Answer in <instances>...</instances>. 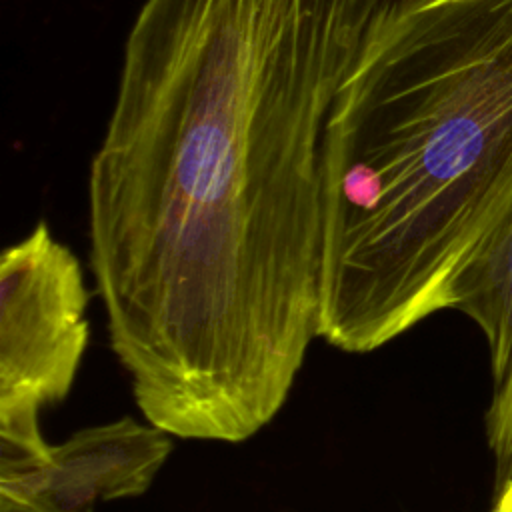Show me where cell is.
<instances>
[{
  "instance_id": "3",
  "label": "cell",
  "mask_w": 512,
  "mask_h": 512,
  "mask_svg": "<svg viewBox=\"0 0 512 512\" xmlns=\"http://www.w3.org/2000/svg\"><path fill=\"white\" fill-rule=\"evenodd\" d=\"M78 258L40 220L0 256V450L40 452V410L64 400L88 344Z\"/></svg>"
},
{
  "instance_id": "4",
  "label": "cell",
  "mask_w": 512,
  "mask_h": 512,
  "mask_svg": "<svg viewBox=\"0 0 512 512\" xmlns=\"http://www.w3.org/2000/svg\"><path fill=\"white\" fill-rule=\"evenodd\" d=\"M172 438L132 416L82 428L34 454H0V512H96L142 496L166 464Z\"/></svg>"
},
{
  "instance_id": "8",
  "label": "cell",
  "mask_w": 512,
  "mask_h": 512,
  "mask_svg": "<svg viewBox=\"0 0 512 512\" xmlns=\"http://www.w3.org/2000/svg\"><path fill=\"white\" fill-rule=\"evenodd\" d=\"M498 510H500V508H498Z\"/></svg>"
},
{
  "instance_id": "2",
  "label": "cell",
  "mask_w": 512,
  "mask_h": 512,
  "mask_svg": "<svg viewBox=\"0 0 512 512\" xmlns=\"http://www.w3.org/2000/svg\"><path fill=\"white\" fill-rule=\"evenodd\" d=\"M512 208V0H382L322 150L318 338L374 352L450 308Z\"/></svg>"
},
{
  "instance_id": "7",
  "label": "cell",
  "mask_w": 512,
  "mask_h": 512,
  "mask_svg": "<svg viewBox=\"0 0 512 512\" xmlns=\"http://www.w3.org/2000/svg\"><path fill=\"white\" fill-rule=\"evenodd\" d=\"M492 512H500V510H498V506H496V504H494V508H492Z\"/></svg>"
},
{
  "instance_id": "1",
  "label": "cell",
  "mask_w": 512,
  "mask_h": 512,
  "mask_svg": "<svg viewBox=\"0 0 512 512\" xmlns=\"http://www.w3.org/2000/svg\"><path fill=\"white\" fill-rule=\"evenodd\" d=\"M380 2L144 0L88 172L116 330L240 362L314 328L326 124Z\"/></svg>"
},
{
  "instance_id": "5",
  "label": "cell",
  "mask_w": 512,
  "mask_h": 512,
  "mask_svg": "<svg viewBox=\"0 0 512 512\" xmlns=\"http://www.w3.org/2000/svg\"><path fill=\"white\" fill-rule=\"evenodd\" d=\"M450 308L480 328L500 384L512 362V208L458 276Z\"/></svg>"
},
{
  "instance_id": "6",
  "label": "cell",
  "mask_w": 512,
  "mask_h": 512,
  "mask_svg": "<svg viewBox=\"0 0 512 512\" xmlns=\"http://www.w3.org/2000/svg\"><path fill=\"white\" fill-rule=\"evenodd\" d=\"M488 446L496 462V492L512 482V362L496 384L494 398L486 414Z\"/></svg>"
}]
</instances>
